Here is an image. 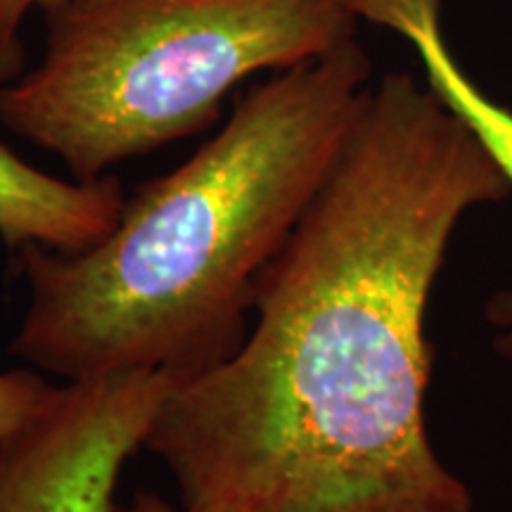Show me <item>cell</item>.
I'll return each instance as SVG.
<instances>
[{
  "label": "cell",
  "mask_w": 512,
  "mask_h": 512,
  "mask_svg": "<svg viewBox=\"0 0 512 512\" xmlns=\"http://www.w3.org/2000/svg\"><path fill=\"white\" fill-rule=\"evenodd\" d=\"M126 195L117 178L64 181L0 145V240L10 254L29 245L83 252L117 226Z\"/></svg>",
  "instance_id": "cell-5"
},
{
  "label": "cell",
  "mask_w": 512,
  "mask_h": 512,
  "mask_svg": "<svg viewBox=\"0 0 512 512\" xmlns=\"http://www.w3.org/2000/svg\"><path fill=\"white\" fill-rule=\"evenodd\" d=\"M370 74L356 41L273 72L188 162L128 197L100 245L12 254L29 285L12 354L67 382H178L226 358L261 275L347 143Z\"/></svg>",
  "instance_id": "cell-2"
},
{
  "label": "cell",
  "mask_w": 512,
  "mask_h": 512,
  "mask_svg": "<svg viewBox=\"0 0 512 512\" xmlns=\"http://www.w3.org/2000/svg\"><path fill=\"white\" fill-rule=\"evenodd\" d=\"M389 29L413 43L427 86L470 126L512 188V110L484 93L460 67L441 31V0H415L394 17ZM486 320L494 328L498 354L512 361V290L498 292L486 304Z\"/></svg>",
  "instance_id": "cell-6"
},
{
  "label": "cell",
  "mask_w": 512,
  "mask_h": 512,
  "mask_svg": "<svg viewBox=\"0 0 512 512\" xmlns=\"http://www.w3.org/2000/svg\"><path fill=\"white\" fill-rule=\"evenodd\" d=\"M171 387L166 373L55 387L0 441V512H114L121 470L145 446Z\"/></svg>",
  "instance_id": "cell-4"
},
{
  "label": "cell",
  "mask_w": 512,
  "mask_h": 512,
  "mask_svg": "<svg viewBox=\"0 0 512 512\" xmlns=\"http://www.w3.org/2000/svg\"><path fill=\"white\" fill-rule=\"evenodd\" d=\"M64 0H0V86L24 74L22 24L31 10H48Z\"/></svg>",
  "instance_id": "cell-8"
},
{
  "label": "cell",
  "mask_w": 512,
  "mask_h": 512,
  "mask_svg": "<svg viewBox=\"0 0 512 512\" xmlns=\"http://www.w3.org/2000/svg\"><path fill=\"white\" fill-rule=\"evenodd\" d=\"M498 164L427 83H370L226 358L174 382L145 448L190 512H472L425 420L427 304Z\"/></svg>",
  "instance_id": "cell-1"
},
{
  "label": "cell",
  "mask_w": 512,
  "mask_h": 512,
  "mask_svg": "<svg viewBox=\"0 0 512 512\" xmlns=\"http://www.w3.org/2000/svg\"><path fill=\"white\" fill-rule=\"evenodd\" d=\"M114 512H190V510H185L183 505H174L171 501H166V498L155 494V491H138V494H133V498L126 505L117 503Z\"/></svg>",
  "instance_id": "cell-9"
},
{
  "label": "cell",
  "mask_w": 512,
  "mask_h": 512,
  "mask_svg": "<svg viewBox=\"0 0 512 512\" xmlns=\"http://www.w3.org/2000/svg\"><path fill=\"white\" fill-rule=\"evenodd\" d=\"M46 50L0 86V121L93 183L195 136L256 74L354 41L344 0H64L43 10Z\"/></svg>",
  "instance_id": "cell-3"
},
{
  "label": "cell",
  "mask_w": 512,
  "mask_h": 512,
  "mask_svg": "<svg viewBox=\"0 0 512 512\" xmlns=\"http://www.w3.org/2000/svg\"><path fill=\"white\" fill-rule=\"evenodd\" d=\"M41 375L17 368L0 373V441L17 432L53 392Z\"/></svg>",
  "instance_id": "cell-7"
}]
</instances>
